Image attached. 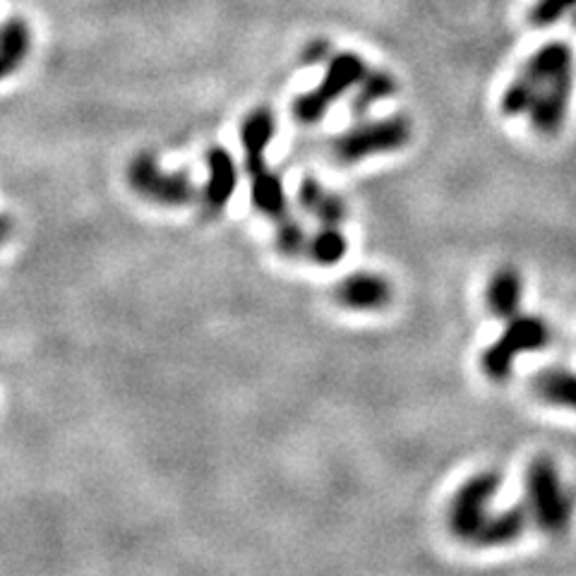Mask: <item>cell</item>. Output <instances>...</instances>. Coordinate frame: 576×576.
I'll return each mask as SVG.
<instances>
[{"label":"cell","mask_w":576,"mask_h":576,"mask_svg":"<svg viewBox=\"0 0 576 576\" xmlns=\"http://www.w3.org/2000/svg\"><path fill=\"white\" fill-rule=\"evenodd\" d=\"M526 507L531 521L548 536H562L572 524L574 497L550 456H536L526 468Z\"/></svg>","instance_id":"obj_1"},{"label":"cell","mask_w":576,"mask_h":576,"mask_svg":"<svg viewBox=\"0 0 576 576\" xmlns=\"http://www.w3.org/2000/svg\"><path fill=\"white\" fill-rule=\"evenodd\" d=\"M552 329L540 315H514L504 332L480 353V370L492 382H504L514 370V360L524 353L543 351L550 344Z\"/></svg>","instance_id":"obj_2"},{"label":"cell","mask_w":576,"mask_h":576,"mask_svg":"<svg viewBox=\"0 0 576 576\" xmlns=\"http://www.w3.org/2000/svg\"><path fill=\"white\" fill-rule=\"evenodd\" d=\"M368 72V63L365 58L356 51H341L334 53L327 60V70L324 77L310 92L296 96L293 101V118L303 125H315L327 116V111L332 108L341 96L353 92L358 87V82L363 80V75Z\"/></svg>","instance_id":"obj_3"},{"label":"cell","mask_w":576,"mask_h":576,"mask_svg":"<svg viewBox=\"0 0 576 576\" xmlns=\"http://www.w3.org/2000/svg\"><path fill=\"white\" fill-rule=\"evenodd\" d=\"M411 132V120L401 113L377 120H360L336 137L332 144L334 159L339 164L351 166L370 156L399 152L411 142Z\"/></svg>","instance_id":"obj_4"},{"label":"cell","mask_w":576,"mask_h":576,"mask_svg":"<svg viewBox=\"0 0 576 576\" xmlns=\"http://www.w3.org/2000/svg\"><path fill=\"white\" fill-rule=\"evenodd\" d=\"M502 488V476L497 471H480L456 488L447 509L449 531L461 543H473L483 521L490 514V502Z\"/></svg>","instance_id":"obj_5"},{"label":"cell","mask_w":576,"mask_h":576,"mask_svg":"<svg viewBox=\"0 0 576 576\" xmlns=\"http://www.w3.org/2000/svg\"><path fill=\"white\" fill-rule=\"evenodd\" d=\"M130 188L161 207H185L197 197V185L185 171H166L154 154L142 152L128 166Z\"/></svg>","instance_id":"obj_6"},{"label":"cell","mask_w":576,"mask_h":576,"mask_svg":"<svg viewBox=\"0 0 576 576\" xmlns=\"http://www.w3.org/2000/svg\"><path fill=\"white\" fill-rule=\"evenodd\" d=\"M536 87V101H533L531 111H528L531 128L543 137H555L562 130L564 120H567L569 99H572L574 89V70L543 77V80L536 82Z\"/></svg>","instance_id":"obj_7"},{"label":"cell","mask_w":576,"mask_h":576,"mask_svg":"<svg viewBox=\"0 0 576 576\" xmlns=\"http://www.w3.org/2000/svg\"><path fill=\"white\" fill-rule=\"evenodd\" d=\"M334 298L346 310L380 312L392 303L394 288L392 281L382 274L353 272L334 286Z\"/></svg>","instance_id":"obj_8"},{"label":"cell","mask_w":576,"mask_h":576,"mask_svg":"<svg viewBox=\"0 0 576 576\" xmlns=\"http://www.w3.org/2000/svg\"><path fill=\"white\" fill-rule=\"evenodd\" d=\"M207 161V183L202 188V212L207 216H219L236 195L238 166L236 159L224 147H209L204 154Z\"/></svg>","instance_id":"obj_9"},{"label":"cell","mask_w":576,"mask_h":576,"mask_svg":"<svg viewBox=\"0 0 576 576\" xmlns=\"http://www.w3.org/2000/svg\"><path fill=\"white\" fill-rule=\"evenodd\" d=\"M274 135H276L274 113L264 106L252 108L248 116H245L243 125H240V147H243V164L248 176L267 168L264 154H267Z\"/></svg>","instance_id":"obj_10"},{"label":"cell","mask_w":576,"mask_h":576,"mask_svg":"<svg viewBox=\"0 0 576 576\" xmlns=\"http://www.w3.org/2000/svg\"><path fill=\"white\" fill-rule=\"evenodd\" d=\"M528 524H531V512H528L526 502L512 504L502 512H490L471 545H476V548H504V545H512L524 536Z\"/></svg>","instance_id":"obj_11"},{"label":"cell","mask_w":576,"mask_h":576,"mask_svg":"<svg viewBox=\"0 0 576 576\" xmlns=\"http://www.w3.org/2000/svg\"><path fill=\"white\" fill-rule=\"evenodd\" d=\"M521 300H524V276L514 267H500L490 276L488 288H485V305L490 315L497 320H512L521 312Z\"/></svg>","instance_id":"obj_12"},{"label":"cell","mask_w":576,"mask_h":576,"mask_svg":"<svg viewBox=\"0 0 576 576\" xmlns=\"http://www.w3.org/2000/svg\"><path fill=\"white\" fill-rule=\"evenodd\" d=\"M296 200L305 214L315 216L320 224L341 226L348 216V204L341 195L327 190L317 178L305 176L300 180Z\"/></svg>","instance_id":"obj_13"},{"label":"cell","mask_w":576,"mask_h":576,"mask_svg":"<svg viewBox=\"0 0 576 576\" xmlns=\"http://www.w3.org/2000/svg\"><path fill=\"white\" fill-rule=\"evenodd\" d=\"M32 51V32L22 17H10L0 24V82L17 72Z\"/></svg>","instance_id":"obj_14"},{"label":"cell","mask_w":576,"mask_h":576,"mask_svg":"<svg viewBox=\"0 0 576 576\" xmlns=\"http://www.w3.org/2000/svg\"><path fill=\"white\" fill-rule=\"evenodd\" d=\"M531 392L550 406L576 411V372L569 368H545L531 377Z\"/></svg>","instance_id":"obj_15"},{"label":"cell","mask_w":576,"mask_h":576,"mask_svg":"<svg viewBox=\"0 0 576 576\" xmlns=\"http://www.w3.org/2000/svg\"><path fill=\"white\" fill-rule=\"evenodd\" d=\"M250 197L257 212L269 216V219L279 221L281 216L288 214L284 183L269 166L250 176Z\"/></svg>","instance_id":"obj_16"},{"label":"cell","mask_w":576,"mask_h":576,"mask_svg":"<svg viewBox=\"0 0 576 576\" xmlns=\"http://www.w3.org/2000/svg\"><path fill=\"white\" fill-rule=\"evenodd\" d=\"M396 94V77L389 70L380 68H368L363 75V80L358 82L356 94L351 99V113L356 118H363L372 106H377L380 101L389 99Z\"/></svg>","instance_id":"obj_17"},{"label":"cell","mask_w":576,"mask_h":576,"mask_svg":"<svg viewBox=\"0 0 576 576\" xmlns=\"http://www.w3.org/2000/svg\"><path fill=\"white\" fill-rule=\"evenodd\" d=\"M348 252V240L341 233L339 226L332 224H320L315 233L308 240V252L305 257H310L312 262L320 264V267H334L346 257Z\"/></svg>","instance_id":"obj_18"},{"label":"cell","mask_w":576,"mask_h":576,"mask_svg":"<svg viewBox=\"0 0 576 576\" xmlns=\"http://www.w3.org/2000/svg\"><path fill=\"white\" fill-rule=\"evenodd\" d=\"M536 94H538L536 82H533L531 77L526 75V72H519V75H516L514 80L509 82V87L504 89V94L500 99L502 113L509 118L521 116V113H528L531 111L533 101H536Z\"/></svg>","instance_id":"obj_19"},{"label":"cell","mask_w":576,"mask_h":576,"mask_svg":"<svg viewBox=\"0 0 576 576\" xmlns=\"http://www.w3.org/2000/svg\"><path fill=\"white\" fill-rule=\"evenodd\" d=\"M308 240V231H305V226L300 224L296 216H281L279 224H276V248L281 250V255L291 257V260L303 257L308 252Z\"/></svg>","instance_id":"obj_20"},{"label":"cell","mask_w":576,"mask_h":576,"mask_svg":"<svg viewBox=\"0 0 576 576\" xmlns=\"http://www.w3.org/2000/svg\"><path fill=\"white\" fill-rule=\"evenodd\" d=\"M574 10H576V0H536L531 12H528V22H531L533 27L545 29V27H552V24H557L564 15H569V12H574Z\"/></svg>","instance_id":"obj_21"},{"label":"cell","mask_w":576,"mask_h":576,"mask_svg":"<svg viewBox=\"0 0 576 576\" xmlns=\"http://www.w3.org/2000/svg\"><path fill=\"white\" fill-rule=\"evenodd\" d=\"M334 46L332 41L324 39V36H317L305 44L303 51H300V65H327V60L334 56Z\"/></svg>","instance_id":"obj_22"},{"label":"cell","mask_w":576,"mask_h":576,"mask_svg":"<svg viewBox=\"0 0 576 576\" xmlns=\"http://www.w3.org/2000/svg\"><path fill=\"white\" fill-rule=\"evenodd\" d=\"M10 233H12V219L8 214H0V248L8 243Z\"/></svg>","instance_id":"obj_23"},{"label":"cell","mask_w":576,"mask_h":576,"mask_svg":"<svg viewBox=\"0 0 576 576\" xmlns=\"http://www.w3.org/2000/svg\"><path fill=\"white\" fill-rule=\"evenodd\" d=\"M572 24H574V29H576V10H574V15H572Z\"/></svg>","instance_id":"obj_24"}]
</instances>
